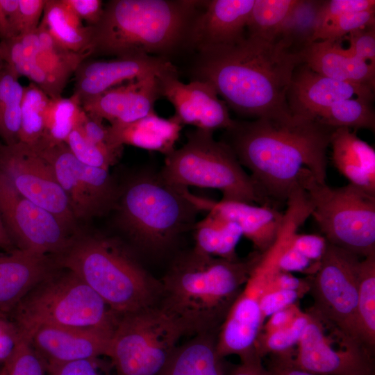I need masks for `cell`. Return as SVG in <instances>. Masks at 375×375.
Masks as SVG:
<instances>
[{
  "label": "cell",
  "instance_id": "1",
  "mask_svg": "<svg viewBox=\"0 0 375 375\" xmlns=\"http://www.w3.org/2000/svg\"><path fill=\"white\" fill-rule=\"evenodd\" d=\"M334 128L292 112L235 120L222 142L272 203L287 201L310 176L326 183L327 149Z\"/></svg>",
  "mask_w": 375,
  "mask_h": 375
},
{
  "label": "cell",
  "instance_id": "2",
  "mask_svg": "<svg viewBox=\"0 0 375 375\" xmlns=\"http://www.w3.org/2000/svg\"><path fill=\"white\" fill-rule=\"evenodd\" d=\"M199 55L197 79L210 83L238 115L257 119L291 112L287 94L303 59L278 39L246 35L235 44Z\"/></svg>",
  "mask_w": 375,
  "mask_h": 375
},
{
  "label": "cell",
  "instance_id": "3",
  "mask_svg": "<svg viewBox=\"0 0 375 375\" xmlns=\"http://www.w3.org/2000/svg\"><path fill=\"white\" fill-rule=\"evenodd\" d=\"M210 256L194 249L178 255L161 283V304L178 315L192 333L220 326L258 261Z\"/></svg>",
  "mask_w": 375,
  "mask_h": 375
},
{
  "label": "cell",
  "instance_id": "4",
  "mask_svg": "<svg viewBox=\"0 0 375 375\" xmlns=\"http://www.w3.org/2000/svg\"><path fill=\"white\" fill-rule=\"evenodd\" d=\"M202 3L187 0H112L91 28L92 56L163 57L185 42Z\"/></svg>",
  "mask_w": 375,
  "mask_h": 375
},
{
  "label": "cell",
  "instance_id": "5",
  "mask_svg": "<svg viewBox=\"0 0 375 375\" xmlns=\"http://www.w3.org/2000/svg\"><path fill=\"white\" fill-rule=\"evenodd\" d=\"M54 259L58 267L76 274L119 316L151 307L160 299V281L114 238L76 232Z\"/></svg>",
  "mask_w": 375,
  "mask_h": 375
},
{
  "label": "cell",
  "instance_id": "6",
  "mask_svg": "<svg viewBox=\"0 0 375 375\" xmlns=\"http://www.w3.org/2000/svg\"><path fill=\"white\" fill-rule=\"evenodd\" d=\"M187 188L165 181L159 172L143 171L119 185L117 226L135 245L151 253L172 247L193 231L199 210L188 197Z\"/></svg>",
  "mask_w": 375,
  "mask_h": 375
},
{
  "label": "cell",
  "instance_id": "7",
  "mask_svg": "<svg viewBox=\"0 0 375 375\" xmlns=\"http://www.w3.org/2000/svg\"><path fill=\"white\" fill-rule=\"evenodd\" d=\"M58 268L8 315L21 334L28 338L42 326L115 330L120 316L76 274L65 269L58 272Z\"/></svg>",
  "mask_w": 375,
  "mask_h": 375
},
{
  "label": "cell",
  "instance_id": "8",
  "mask_svg": "<svg viewBox=\"0 0 375 375\" xmlns=\"http://www.w3.org/2000/svg\"><path fill=\"white\" fill-rule=\"evenodd\" d=\"M186 142L166 156L159 172L170 184L220 190L222 200L271 206L228 144L217 141L213 131L194 128Z\"/></svg>",
  "mask_w": 375,
  "mask_h": 375
},
{
  "label": "cell",
  "instance_id": "9",
  "mask_svg": "<svg viewBox=\"0 0 375 375\" xmlns=\"http://www.w3.org/2000/svg\"><path fill=\"white\" fill-rule=\"evenodd\" d=\"M308 218V212L302 206L296 203L287 206L276 242L260 253L219 328L216 349L220 358L237 355L242 359L256 352L255 342L263 324L260 310L261 299L279 269L282 253Z\"/></svg>",
  "mask_w": 375,
  "mask_h": 375
},
{
  "label": "cell",
  "instance_id": "10",
  "mask_svg": "<svg viewBox=\"0 0 375 375\" xmlns=\"http://www.w3.org/2000/svg\"><path fill=\"white\" fill-rule=\"evenodd\" d=\"M189 333L183 319L156 304L120 316L108 356L116 375H158Z\"/></svg>",
  "mask_w": 375,
  "mask_h": 375
},
{
  "label": "cell",
  "instance_id": "11",
  "mask_svg": "<svg viewBox=\"0 0 375 375\" xmlns=\"http://www.w3.org/2000/svg\"><path fill=\"white\" fill-rule=\"evenodd\" d=\"M302 189L328 242L362 258L375 253V196L349 183L332 188L312 176Z\"/></svg>",
  "mask_w": 375,
  "mask_h": 375
},
{
  "label": "cell",
  "instance_id": "12",
  "mask_svg": "<svg viewBox=\"0 0 375 375\" xmlns=\"http://www.w3.org/2000/svg\"><path fill=\"white\" fill-rule=\"evenodd\" d=\"M292 362L316 375H369L373 353L312 308Z\"/></svg>",
  "mask_w": 375,
  "mask_h": 375
},
{
  "label": "cell",
  "instance_id": "13",
  "mask_svg": "<svg viewBox=\"0 0 375 375\" xmlns=\"http://www.w3.org/2000/svg\"><path fill=\"white\" fill-rule=\"evenodd\" d=\"M360 261L358 256L326 241L319 267L309 277L312 308L359 342L356 308Z\"/></svg>",
  "mask_w": 375,
  "mask_h": 375
},
{
  "label": "cell",
  "instance_id": "14",
  "mask_svg": "<svg viewBox=\"0 0 375 375\" xmlns=\"http://www.w3.org/2000/svg\"><path fill=\"white\" fill-rule=\"evenodd\" d=\"M36 152L51 166L76 221L90 220L113 210L119 185L109 169L81 162L65 142Z\"/></svg>",
  "mask_w": 375,
  "mask_h": 375
},
{
  "label": "cell",
  "instance_id": "15",
  "mask_svg": "<svg viewBox=\"0 0 375 375\" xmlns=\"http://www.w3.org/2000/svg\"><path fill=\"white\" fill-rule=\"evenodd\" d=\"M0 216L16 248L41 256L60 255L77 232L22 195L1 170Z\"/></svg>",
  "mask_w": 375,
  "mask_h": 375
},
{
  "label": "cell",
  "instance_id": "16",
  "mask_svg": "<svg viewBox=\"0 0 375 375\" xmlns=\"http://www.w3.org/2000/svg\"><path fill=\"white\" fill-rule=\"evenodd\" d=\"M0 170L26 199L56 216L76 232V219L49 163L38 152L18 142L0 149Z\"/></svg>",
  "mask_w": 375,
  "mask_h": 375
},
{
  "label": "cell",
  "instance_id": "17",
  "mask_svg": "<svg viewBox=\"0 0 375 375\" xmlns=\"http://www.w3.org/2000/svg\"><path fill=\"white\" fill-rule=\"evenodd\" d=\"M37 32L22 38L23 57L15 72L27 77L51 99L61 97L70 76L88 56L60 45L41 22Z\"/></svg>",
  "mask_w": 375,
  "mask_h": 375
},
{
  "label": "cell",
  "instance_id": "18",
  "mask_svg": "<svg viewBox=\"0 0 375 375\" xmlns=\"http://www.w3.org/2000/svg\"><path fill=\"white\" fill-rule=\"evenodd\" d=\"M158 79L162 97L173 105V117L183 126L214 131L233 125L235 120L227 105L208 82L196 79L184 83L178 79L177 72L165 73Z\"/></svg>",
  "mask_w": 375,
  "mask_h": 375
},
{
  "label": "cell",
  "instance_id": "19",
  "mask_svg": "<svg viewBox=\"0 0 375 375\" xmlns=\"http://www.w3.org/2000/svg\"><path fill=\"white\" fill-rule=\"evenodd\" d=\"M171 72H177L176 67L163 57L137 55L108 60L86 59L74 73L73 94L81 103L124 83Z\"/></svg>",
  "mask_w": 375,
  "mask_h": 375
},
{
  "label": "cell",
  "instance_id": "20",
  "mask_svg": "<svg viewBox=\"0 0 375 375\" xmlns=\"http://www.w3.org/2000/svg\"><path fill=\"white\" fill-rule=\"evenodd\" d=\"M255 0H212L192 19L185 40L201 53L236 43L246 35Z\"/></svg>",
  "mask_w": 375,
  "mask_h": 375
},
{
  "label": "cell",
  "instance_id": "21",
  "mask_svg": "<svg viewBox=\"0 0 375 375\" xmlns=\"http://www.w3.org/2000/svg\"><path fill=\"white\" fill-rule=\"evenodd\" d=\"M160 97L158 76L151 74L114 87L81 104L85 112L113 126L131 123L155 111V103Z\"/></svg>",
  "mask_w": 375,
  "mask_h": 375
},
{
  "label": "cell",
  "instance_id": "22",
  "mask_svg": "<svg viewBox=\"0 0 375 375\" xmlns=\"http://www.w3.org/2000/svg\"><path fill=\"white\" fill-rule=\"evenodd\" d=\"M353 97L374 101V90L322 76L302 63L292 74L287 102L292 113L315 119L320 112L335 102Z\"/></svg>",
  "mask_w": 375,
  "mask_h": 375
},
{
  "label": "cell",
  "instance_id": "23",
  "mask_svg": "<svg viewBox=\"0 0 375 375\" xmlns=\"http://www.w3.org/2000/svg\"><path fill=\"white\" fill-rule=\"evenodd\" d=\"M114 331L42 326L28 338L46 363L66 362L108 356Z\"/></svg>",
  "mask_w": 375,
  "mask_h": 375
},
{
  "label": "cell",
  "instance_id": "24",
  "mask_svg": "<svg viewBox=\"0 0 375 375\" xmlns=\"http://www.w3.org/2000/svg\"><path fill=\"white\" fill-rule=\"evenodd\" d=\"M187 195L200 212H212L237 224L242 235L260 253H264L274 244L283 226L284 213L272 206L235 201H215L193 194L189 190Z\"/></svg>",
  "mask_w": 375,
  "mask_h": 375
},
{
  "label": "cell",
  "instance_id": "25",
  "mask_svg": "<svg viewBox=\"0 0 375 375\" xmlns=\"http://www.w3.org/2000/svg\"><path fill=\"white\" fill-rule=\"evenodd\" d=\"M58 268L53 257L18 248L0 251V314L8 316L32 288Z\"/></svg>",
  "mask_w": 375,
  "mask_h": 375
},
{
  "label": "cell",
  "instance_id": "26",
  "mask_svg": "<svg viewBox=\"0 0 375 375\" xmlns=\"http://www.w3.org/2000/svg\"><path fill=\"white\" fill-rule=\"evenodd\" d=\"M301 56L303 63L317 74L375 89V64L352 55L338 41L314 42Z\"/></svg>",
  "mask_w": 375,
  "mask_h": 375
},
{
  "label": "cell",
  "instance_id": "27",
  "mask_svg": "<svg viewBox=\"0 0 375 375\" xmlns=\"http://www.w3.org/2000/svg\"><path fill=\"white\" fill-rule=\"evenodd\" d=\"M332 160L351 184L375 196V151L348 128H335L330 145Z\"/></svg>",
  "mask_w": 375,
  "mask_h": 375
},
{
  "label": "cell",
  "instance_id": "28",
  "mask_svg": "<svg viewBox=\"0 0 375 375\" xmlns=\"http://www.w3.org/2000/svg\"><path fill=\"white\" fill-rule=\"evenodd\" d=\"M183 127L173 116L165 119L153 111L131 123L108 126L109 139L116 147L128 144L167 156L175 149Z\"/></svg>",
  "mask_w": 375,
  "mask_h": 375
},
{
  "label": "cell",
  "instance_id": "29",
  "mask_svg": "<svg viewBox=\"0 0 375 375\" xmlns=\"http://www.w3.org/2000/svg\"><path fill=\"white\" fill-rule=\"evenodd\" d=\"M217 335L212 331L197 333L179 345L158 375H227L224 358L217 353Z\"/></svg>",
  "mask_w": 375,
  "mask_h": 375
},
{
  "label": "cell",
  "instance_id": "30",
  "mask_svg": "<svg viewBox=\"0 0 375 375\" xmlns=\"http://www.w3.org/2000/svg\"><path fill=\"white\" fill-rule=\"evenodd\" d=\"M40 22L60 45L73 52L87 54L91 28L84 25L64 0H47Z\"/></svg>",
  "mask_w": 375,
  "mask_h": 375
},
{
  "label": "cell",
  "instance_id": "31",
  "mask_svg": "<svg viewBox=\"0 0 375 375\" xmlns=\"http://www.w3.org/2000/svg\"><path fill=\"white\" fill-rule=\"evenodd\" d=\"M192 231L195 241L193 249L197 251L226 260L238 259L235 249L243 235L235 222L208 212L195 223Z\"/></svg>",
  "mask_w": 375,
  "mask_h": 375
},
{
  "label": "cell",
  "instance_id": "32",
  "mask_svg": "<svg viewBox=\"0 0 375 375\" xmlns=\"http://www.w3.org/2000/svg\"><path fill=\"white\" fill-rule=\"evenodd\" d=\"M19 77L6 64L0 67V139L6 146L19 142L24 88Z\"/></svg>",
  "mask_w": 375,
  "mask_h": 375
},
{
  "label": "cell",
  "instance_id": "33",
  "mask_svg": "<svg viewBox=\"0 0 375 375\" xmlns=\"http://www.w3.org/2000/svg\"><path fill=\"white\" fill-rule=\"evenodd\" d=\"M356 332L361 343L374 354L375 347V253L363 258L359 263Z\"/></svg>",
  "mask_w": 375,
  "mask_h": 375
},
{
  "label": "cell",
  "instance_id": "34",
  "mask_svg": "<svg viewBox=\"0 0 375 375\" xmlns=\"http://www.w3.org/2000/svg\"><path fill=\"white\" fill-rule=\"evenodd\" d=\"M324 1L300 0L275 38L301 54L312 43L317 19Z\"/></svg>",
  "mask_w": 375,
  "mask_h": 375
},
{
  "label": "cell",
  "instance_id": "35",
  "mask_svg": "<svg viewBox=\"0 0 375 375\" xmlns=\"http://www.w3.org/2000/svg\"><path fill=\"white\" fill-rule=\"evenodd\" d=\"M374 101L353 97L335 102L316 117L319 122L333 128H348L353 130L375 129Z\"/></svg>",
  "mask_w": 375,
  "mask_h": 375
},
{
  "label": "cell",
  "instance_id": "36",
  "mask_svg": "<svg viewBox=\"0 0 375 375\" xmlns=\"http://www.w3.org/2000/svg\"><path fill=\"white\" fill-rule=\"evenodd\" d=\"M50 99L33 83L24 88L19 142L35 151L44 140L45 117Z\"/></svg>",
  "mask_w": 375,
  "mask_h": 375
},
{
  "label": "cell",
  "instance_id": "37",
  "mask_svg": "<svg viewBox=\"0 0 375 375\" xmlns=\"http://www.w3.org/2000/svg\"><path fill=\"white\" fill-rule=\"evenodd\" d=\"M300 0H255L246 35L267 40L276 38Z\"/></svg>",
  "mask_w": 375,
  "mask_h": 375
},
{
  "label": "cell",
  "instance_id": "38",
  "mask_svg": "<svg viewBox=\"0 0 375 375\" xmlns=\"http://www.w3.org/2000/svg\"><path fill=\"white\" fill-rule=\"evenodd\" d=\"M82 109L80 100L73 94L69 97L50 99L45 117L44 140L37 151L47 145L65 142L75 127Z\"/></svg>",
  "mask_w": 375,
  "mask_h": 375
},
{
  "label": "cell",
  "instance_id": "39",
  "mask_svg": "<svg viewBox=\"0 0 375 375\" xmlns=\"http://www.w3.org/2000/svg\"><path fill=\"white\" fill-rule=\"evenodd\" d=\"M308 314L302 312L289 326L271 333H260L255 351L262 358L267 355L292 352L297 346L308 322Z\"/></svg>",
  "mask_w": 375,
  "mask_h": 375
},
{
  "label": "cell",
  "instance_id": "40",
  "mask_svg": "<svg viewBox=\"0 0 375 375\" xmlns=\"http://www.w3.org/2000/svg\"><path fill=\"white\" fill-rule=\"evenodd\" d=\"M74 156L81 162L109 169L120 158L122 149H108L89 141L76 124L65 141Z\"/></svg>",
  "mask_w": 375,
  "mask_h": 375
},
{
  "label": "cell",
  "instance_id": "41",
  "mask_svg": "<svg viewBox=\"0 0 375 375\" xmlns=\"http://www.w3.org/2000/svg\"><path fill=\"white\" fill-rule=\"evenodd\" d=\"M3 375L47 374L45 361L33 348L30 340L23 335L12 354L3 365Z\"/></svg>",
  "mask_w": 375,
  "mask_h": 375
},
{
  "label": "cell",
  "instance_id": "42",
  "mask_svg": "<svg viewBox=\"0 0 375 375\" xmlns=\"http://www.w3.org/2000/svg\"><path fill=\"white\" fill-rule=\"evenodd\" d=\"M374 25L375 8L348 13L318 29L314 34L313 40L338 41L354 31Z\"/></svg>",
  "mask_w": 375,
  "mask_h": 375
},
{
  "label": "cell",
  "instance_id": "43",
  "mask_svg": "<svg viewBox=\"0 0 375 375\" xmlns=\"http://www.w3.org/2000/svg\"><path fill=\"white\" fill-rule=\"evenodd\" d=\"M372 8H375L374 0L324 1L318 14L315 32L340 16Z\"/></svg>",
  "mask_w": 375,
  "mask_h": 375
},
{
  "label": "cell",
  "instance_id": "44",
  "mask_svg": "<svg viewBox=\"0 0 375 375\" xmlns=\"http://www.w3.org/2000/svg\"><path fill=\"white\" fill-rule=\"evenodd\" d=\"M47 0H19L16 18L17 37L35 31Z\"/></svg>",
  "mask_w": 375,
  "mask_h": 375
},
{
  "label": "cell",
  "instance_id": "45",
  "mask_svg": "<svg viewBox=\"0 0 375 375\" xmlns=\"http://www.w3.org/2000/svg\"><path fill=\"white\" fill-rule=\"evenodd\" d=\"M76 126L83 135L93 144L108 149H123V147L114 146L110 142L108 126H106L103 120L85 112L83 109Z\"/></svg>",
  "mask_w": 375,
  "mask_h": 375
},
{
  "label": "cell",
  "instance_id": "46",
  "mask_svg": "<svg viewBox=\"0 0 375 375\" xmlns=\"http://www.w3.org/2000/svg\"><path fill=\"white\" fill-rule=\"evenodd\" d=\"M352 55L375 64V25L354 31L347 35Z\"/></svg>",
  "mask_w": 375,
  "mask_h": 375
},
{
  "label": "cell",
  "instance_id": "47",
  "mask_svg": "<svg viewBox=\"0 0 375 375\" xmlns=\"http://www.w3.org/2000/svg\"><path fill=\"white\" fill-rule=\"evenodd\" d=\"M303 296L291 290H272L265 292L260 301V310L263 323L273 313L297 303Z\"/></svg>",
  "mask_w": 375,
  "mask_h": 375
},
{
  "label": "cell",
  "instance_id": "48",
  "mask_svg": "<svg viewBox=\"0 0 375 375\" xmlns=\"http://www.w3.org/2000/svg\"><path fill=\"white\" fill-rule=\"evenodd\" d=\"M326 244L324 237L314 234L294 235L291 246L317 266H319Z\"/></svg>",
  "mask_w": 375,
  "mask_h": 375
},
{
  "label": "cell",
  "instance_id": "49",
  "mask_svg": "<svg viewBox=\"0 0 375 375\" xmlns=\"http://www.w3.org/2000/svg\"><path fill=\"white\" fill-rule=\"evenodd\" d=\"M21 337V333L10 318L0 314V367L11 356Z\"/></svg>",
  "mask_w": 375,
  "mask_h": 375
},
{
  "label": "cell",
  "instance_id": "50",
  "mask_svg": "<svg viewBox=\"0 0 375 375\" xmlns=\"http://www.w3.org/2000/svg\"><path fill=\"white\" fill-rule=\"evenodd\" d=\"M319 267L293 248L291 242L282 253L278 262V268L281 271L290 273L303 272L311 276L317 272Z\"/></svg>",
  "mask_w": 375,
  "mask_h": 375
},
{
  "label": "cell",
  "instance_id": "51",
  "mask_svg": "<svg viewBox=\"0 0 375 375\" xmlns=\"http://www.w3.org/2000/svg\"><path fill=\"white\" fill-rule=\"evenodd\" d=\"M47 364V375H100L94 360H78Z\"/></svg>",
  "mask_w": 375,
  "mask_h": 375
},
{
  "label": "cell",
  "instance_id": "52",
  "mask_svg": "<svg viewBox=\"0 0 375 375\" xmlns=\"http://www.w3.org/2000/svg\"><path fill=\"white\" fill-rule=\"evenodd\" d=\"M69 8L88 26L97 24L103 14V6L101 0H64Z\"/></svg>",
  "mask_w": 375,
  "mask_h": 375
},
{
  "label": "cell",
  "instance_id": "53",
  "mask_svg": "<svg viewBox=\"0 0 375 375\" xmlns=\"http://www.w3.org/2000/svg\"><path fill=\"white\" fill-rule=\"evenodd\" d=\"M280 290L295 291L303 296L310 290V279L297 278L290 272L278 269L272 278L265 292Z\"/></svg>",
  "mask_w": 375,
  "mask_h": 375
},
{
  "label": "cell",
  "instance_id": "54",
  "mask_svg": "<svg viewBox=\"0 0 375 375\" xmlns=\"http://www.w3.org/2000/svg\"><path fill=\"white\" fill-rule=\"evenodd\" d=\"M18 4L19 0H0V41L17 37Z\"/></svg>",
  "mask_w": 375,
  "mask_h": 375
},
{
  "label": "cell",
  "instance_id": "55",
  "mask_svg": "<svg viewBox=\"0 0 375 375\" xmlns=\"http://www.w3.org/2000/svg\"><path fill=\"white\" fill-rule=\"evenodd\" d=\"M302 312L297 303L278 310L265 321L260 333H267L286 328L292 324Z\"/></svg>",
  "mask_w": 375,
  "mask_h": 375
},
{
  "label": "cell",
  "instance_id": "56",
  "mask_svg": "<svg viewBox=\"0 0 375 375\" xmlns=\"http://www.w3.org/2000/svg\"><path fill=\"white\" fill-rule=\"evenodd\" d=\"M266 370L268 375H316L294 364L293 352L272 354Z\"/></svg>",
  "mask_w": 375,
  "mask_h": 375
},
{
  "label": "cell",
  "instance_id": "57",
  "mask_svg": "<svg viewBox=\"0 0 375 375\" xmlns=\"http://www.w3.org/2000/svg\"><path fill=\"white\" fill-rule=\"evenodd\" d=\"M261 359L255 352L240 359V363L231 369L227 375H268Z\"/></svg>",
  "mask_w": 375,
  "mask_h": 375
},
{
  "label": "cell",
  "instance_id": "58",
  "mask_svg": "<svg viewBox=\"0 0 375 375\" xmlns=\"http://www.w3.org/2000/svg\"><path fill=\"white\" fill-rule=\"evenodd\" d=\"M0 248L5 251L15 249V246L10 237L2 219L0 216Z\"/></svg>",
  "mask_w": 375,
  "mask_h": 375
},
{
  "label": "cell",
  "instance_id": "59",
  "mask_svg": "<svg viewBox=\"0 0 375 375\" xmlns=\"http://www.w3.org/2000/svg\"><path fill=\"white\" fill-rule=\"evenodd\" d=\"M0 375H3V366L0 367Z\"/></svg>",
  "mask_w": 375,
  "mask_h": 375
},
{
  "label": "cell",
  "instance_id": "60",
  "mask_svg": "<svg viewBox=\"0 0 375 375\" xmlns=\"http://www.w3.org/2000/svg\"><path fill=\"white\" fill-rule=\"evenodd\" d=\"M3 61L1 60V57H0V67H1V65H3Z\"/></svg>",
  "mask_w": 375,
  "mask_h": 375
},
{
  "label": "cell",
  "instance_id": "61",
  "mask_svg": "<svg viewBox=\"0 0 375 375\" xmlns=\"http://www.w3.org/2000/svg\"><path fill=\"white\" fill-rule=\"evenodd\" d=\"M369 375H374V373H373V374H369Z\"/></svg>",
  "mask_w": 375,
  "mask_h": 375
}]
</instances>
